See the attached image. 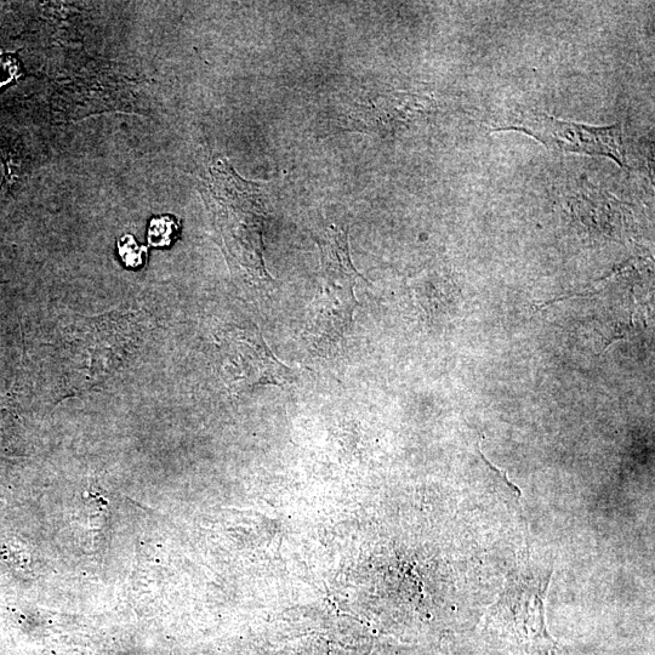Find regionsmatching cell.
Wrapping results in <instances>:
<instances>
[{
  "label": "cell",
  "mask_w": 655,
  "mask_h": 655,
  "mask_svg": "<svg viewBox=\"0 0 655 655\" xmlns=\"http://www.w3.org/2000/svg\"><path fill=\"white\" fill-rule=\"evenodd\" d=\"M320 247L321 288L310 306L306 336L311 343L326 347L338 343L350 326L360 275L352 265L349 238L344 230L329 227L320 239Z\"/></svg>",
  "instance_id": "obj_3"
},
{
  "label": "cell",
  "mask_w": 655,
  "mask_h": 655,
  "mask_svg": "<svg viewBox=\"0 0 655 655\" xmlns=\"http://www.w3.org/2000/svg\"><path fill=\"white\" fill-rule=\"evenodd\" d=\"M500 129L516 130L531 135L552 150L605 156L612 158L620 167H626L622 124L596 128L527 113L512 119L508 125Z\"/></svg>",
  "instance_id": "obj_4"
},
{
  "label": "cell",
  "mask_w": 655,
  "mask_h": 655,
  "mask_svg": "<svg viewBox=\"0 0 655 655\" xmlns=\"http://www.w3.org/2000/svg\"><path fill=\"white\" fill-rule=\"evenodd\" d=\"M5 282H0V284H4Z\"/></svg>",
  "instance_id": "obj_9"
},
{
  "label": "cell",
  "mask_w": 655,
  "mask_h": 655,
  "mask_svg": "<svg viewBox=\"0 0 655 655\" xmlns=\"http://www.w3.org/2000/svg\"><path fill=\"white\" fill-rule=\"evenodd\" d=\"M68 329L66 384L68 396L94 389L122 368L139 340L129 316L107 313Z\"/></svg>",
  "instance_id": "obj_2"
},
{
  "label": "cell",
  "mask_w": 655,
  "mask_h": 655,
  "mask_svg": "<svg viewBox=\"0 0 655 655\" xmlns=\"http://www.w3.org/2000/svg\"><path fill=\"white\" fill-rule=\"evenodd\" d=\"M17 72H19V65L11 56L0 58V88L13 81Z\"/></svg>",
  "instance_id": "obj_7"
},
{
  "label": "cell",
  "mask_w": 655,
  "mask_h": 655,
  "mask_svg": "<svg viewBox=\"0 0 655 655\" xmlns=\"http://www.w3.org/2000/svg\"><path fill=\"white\" fill-rule=\"evenodd\" d=\"M209 174L210 205L226 249L250 276L269 278L262 256L265 208L258 187L239 178L224 158L216 159Z\"/></svg>",
  "instance_id": "obj_1"
},
{
  "label": "cell",
  "mask_w": 655,
  "mask_h": 655,
  "mask_svg": "<svg viewBox=\"0 0 655 655\" xmlns=\"http://www.w3.org/2000/svg\"><path fill=\"white\" fill-rule=\"evenodd\" d=\"M10 184V170L8 167V162L5 161V158L0 155V195L8 189Z\"/></svg>",
  "instance_id": "obj_8"
},
{
  "label": "cell",
  "mask_w": 655,
  "mask_h": 655,
  "mask_svg": "<svg viewBox=\"0 0 655 655\" xmlns=\"http://www.w3.org/2000/svg\"><path fill=\"white\" fill-rule=\"evenodd\" d=\"M118 250L125 266L131 267V269H138V267L144 265L146 248L139 247L133 236H124L118 242Z\"/></svg>",
  "instance_id": "obj_6"
},
{
  "label": "cell",
  "mask_w": 655,
  "mask_h": 655,
  "mask_svg": "<svg viewBox=\"0 0 655 655\" xmlns=\"http://www.w3.org/2000/svg\"><path fill=\"white\" fill-rule=\"evenodd\" d=\"M180 221L165 215L151 221L148 229V242L153 247H170L179 237Z\"/></svg>",
  "instance_id": "obj_5"
}]
</instances>
